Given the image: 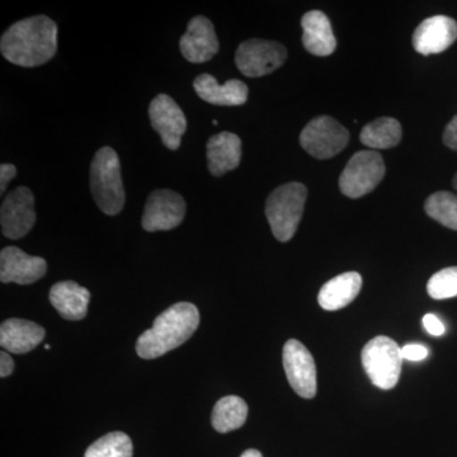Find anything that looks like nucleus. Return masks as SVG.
Wrapping results in <instances>:
<instances>
[{
  "instance_id": "f257e3e1",
  "label": "nucleus",
  "mask_w": 457,
  "mask_h": 457,
  "mask_svg": "<svg viewBox=\"0 0 457 457\" xmlns=\"http://www.w3.org/2000/svg\"><path fill=\"white\" fill-rule=\"evenodd\" d=\"M0 50L12 64L25 68L45 64L56 54V23L46 16L20 21L3 33Z\"/></svg>"
},
{
  "instance_id": "f03ea898",
  "label": "nucleus",
  "mask_w": 457,
  "mask_h": 457,
  "mask_svg": "<svg viewBox=\"0 0 457 457\" xmlns=\"http://www.w3.org/2000/svg\"><path fill=\"white\" fill-rule=\"evenodd\" d=\"M200 326V312L191 303L171 305L155 319L150 329L145 330L137 342V352L141 359L153 360L163 356L187 342Z\"/></svg>"
},
{
  "instance_id": "7ed1b4c3",
  "label": "nucleus",
  "mask_w": 457,
  "mask_h": 457,
  "mask_svg": "<svg viewBox=\"0 0 457 457\" xmlns=\"http://www.w3.org/2000/svg\"><path fill=\"white\" fill-rule=\"evenodd\" d=\"M90 191L102 212L113 216L125 204L121 165L112 147L104 146L96 153L90 164Z\"/></svg>"
},
{
  "instance_id": "20e7f679",
  "label": "nucleus",
  "mask_w": 457,
  "mask_h": 457,
  "mask_svg": "<svg viewBox=\"0 0 457 457\" xmlns=\"http://www.w3.org/2000/svg\"><path fill=\"white\" fill-rule=\"evenodd\" d=\"M308 189L303 183L291 182L279 186L267 198L266 215L273 236L279 242L293 239L305 207Z\"/></svg>"
},
{
  "instance_id": "39448f33",
  "label": "nucleus",
  "mask_w": 457,
  "mask_h": 457,
  "mask_svg": "<svg viewBox=\"0 0 457 457\" xmlns=\"http://www.w3.org/2000/svg\"><path fill=\"white\" fill-rule=\"evenodd\" d=\"M361 360L371 383L383 390L398 384L402 372V348L389 337L378 336L368 342L361 352Z\"/></svg>"
},
{
  "instance_id": "423d86ee",
  "label": "nucleus",
  "mask_w": 457,
  "mask_h": 457,
  "mask_svg": "<svg viewBox=\"0 0 457 457\" xmlns=\"http://www.w3.org/2000/svg\"><path fill=\"white\" fill-rule=\"evenodd\" d=\"M385 176L383 156L374 150L356 153L342 171L339 188L350 198H360L374 191Z\"/></svg>"
},
{
  "instance_id": "0eeeda50",
  "label": "nucleus",
  "mask_w": 457,
  "mask_h": 457,
  "mask_svg": "<svg viewBox=\"0 0 457 457\" xmlns=\"http://www.w3.org/2000/svg\"><path fill=\"white\" fill-rule=\"evenodd\" d=\"M350 141V132L329 116L312 120L300 134V144L308 154L329 159L342 152Z\"/></svg>"
},
{
  "instance_id": "6e6552de",
  "label": "nucleus",
  "mask_w": 457,
  "mask_h": 457,
  "mask_svg": "<svg viewBox=\"0 0 457 457\" xmlns=\"http://www.w3.org/2000/svg\"><path fill=\"white\" fill-rule=\"evenodd\" d=\"M287 59L284 45L252 38L237 47L236 64L245 77L258 78L278 71Z\"/></svg>"
},
{
  "instance_id": "1a4fd4ad",
  "label": "nucleus",
  "mask_w": 457,
  "mask_h": 457,
  "mask_svg": "<svg viewBox=\"0 0 457 457\" xmlns=\"http://www.w3.org/2000/svg\"><path fill=\"white\" fill-rule=\"evenodd\" d=\"M288 384L297 395L312 399L317 395V366L311 352L296 339L285 343L282 352Z\"/></svg>"
},
{
  "instance_id": "9d476101",
  "label": "nucleus",
  "mask_w": 457,
  "mask_h": 457,
  "mask_svg": "<svg viewBox=\"0 0 457 457\" xmlns=\"http://www.w3.org/2000/svg\"><path fill=\"white\" fill-rule=\"evenodd\" d=\"M185 198L171 189H156L147 197L145 210H144V230L167 231L179 227L186 215Z\"/></svg>"
},
{
  "instance_id": "9b49d317",
  "label": "nucleus",
  "mask_w": 457,
  "mask_h": 457,
  "mask_svg": "<svg viewBox=\"0 0 457 457\" xmlns=\"http://www.w3.org/2000/svg\"><path fill=\"white\" fill-rule=\"evenodd\" d=\"M36 222L35 197L27 187H18L3 201L0 209L2 231L9 239H21Z\"/></svg>"
},
{
  "instance_id": "f8f14e48",
  "label": "nucleus",
  "mask_w": 457,
  "mask_h": 457,
  "mask_svg": "<svg viewBox=\"0 0 457 457\" xmlns=\"http://www.w3.org/2000/svg\"><path fill=\"white\" fill-rule=\"evenodd\" d=\"M149 117L164 146L170 150L179 149L183 134L187 130V121L176 101L167 95L156 96L150 104Z\"/></svg>"
},
{
  "instance_id": "ddd939ff",
  "label": "nucleus",
  "mask_w": 457,
  "mask_h": 457,
  "mask_svg": "<svg viewBox=\"0 0 457 457\" xmlns=\"http://www.w3.org/2000/svg\"><path fill=\"white\" fill-rule=\"evenodd\" d=\"M179 49L185 59L194 64L212 60L220 49L212 21L204 16L192 18L187 32L180 38Z\"/></svg>"
},
{
  "instance_id": "4468645a",
  "label": "nucleus",
  "mask_w": 457,
  "mask_h": 457,
  "mask_svg": "<svg viewBox=\"0 0 457 457\" xmlns=\"http://www.w3.org/2000/svg\"><path fill=\"white\" fill-rule=\"evenodd\" d=\"M44 258L33 257L17 246H7L0 252V279L3 284L31 285L46 275Z\"/></svg>"
},
{
  "instance_id": "2eb2a0df",
  "label": "nucleus",
  "mask_w": 457,
  "mask_h": 457,
  "mask_svg": "<svg viewBox=\"0 0 457 457\" xmlns=\"http://www.w3.org/2000/svg\"><path fill=\"white\" fill-rule=\"evenodd\" d=\"M457 40V22L447 16L427 18L417 27L413 46L422 55L444 53Z\"/></svg>"
},
{
  "instance_id": "dca6fc26",
  "label": "nucleus",
  "mask_w": 457,
  "mask_h": 457,
  "mask_svg": "<svg viewBox=\"0 0 457 457\" xmlns=\"http://www.w3.org/2000/svg\"><path fill=\"white\" fill-rule=\"evenodd\" d=\"M198 97L215 106H242L248 99V87L242 80L219 84L210 74L198 75L194 82Z\"/></svg>"
},
{
  "instance_id": "f3484780",
  "label": "nucleus",
  "mask_w": 457,
  "mask_h": 457,
  "mask_svg": "<svg viewBox=\"0 0 457 457\" xmlns=\"http://www.w3.org/2000/svg\"><path fill=\"white\" fill-rule=\"evenodd\" d=\"M242 161V140L233 132H220L207 141V165L215 177L224 176L239 167Z\"/></svg>"
},
{
  "instance_id": "a211bd4d",
  "label": "nucleus",
  "mask_w": 457,
  "mask_h": 457,
  "mask_svg": "<svg viewBox=\"0 0 457 457\" xmlns=\"http://www.w3.org/2000/svg\"><path fill=\"white\" fill-rule=\"evenodd\" d=\"M45 336L44 328L33 321L8 319L0 327V345L12 353H29L44 341Z\"/></svg>"
},
{
  "instance_id": "6ab92c4d",
  "label": "nucleus",
  "mask_w": 457,
  "mask_h": 457,
  "mask_svg": "<svg viewBox=\"0 0 457 457\" xmlns=\"http://www.w3.org/2000/svg\"><path fill=\"white\" fill-rule=\"evenodd\" d=\"M49 299L66 320H82L88 312L89 291L77 282H57L51 287Z\"/></svg>"
},
{
  "instance_id": "aec40b11",
  "label": "nucleus",
  "mask_w": 457,
  "mask_h": 457,
  "mask_svg": "<svg viewBox=\"0 0 457 457\" xmlns=\"http://www.w3.org/2000/svg\"><path fill=\"white\" fill-rule=\"evenodd\" d=\"M303 44L315 56H329L335 53L337 41L332 25L323 12H308L302 20Z\"/></svg>"
},
{
  "instance_id": "412c9836",
  "label": "nucleus",
  "mask_w": 457,
  "mask_h": 457,
  "mask_svg": "<svg viewBox=\"0 0 457 457\" xmlns=\"http://www.w3.org/2000/svg\"><path fill=\"white\" fill-rule=\"evenodd\" d=\"M362 288V278L357 272H345L329 279L318 295V303L327 312H336L350 305Z\"/></svg>"
},
{
  "instance_id": "4be33fe9",
  "label": "nucleus",
  "mask_w": 457,
  "mask_h": 457,
  "mask_svg": "<svg viewBox=\"0 0 457 457\" xmlns=\"http://www.w3.org/2000/svg\"><path fill=\"white\" fill-rule=\"evenodd\" d=\"M248 405L240 396H224L216 403L212 414V425L219 433L236 431L245 425Z\"/></svg>"
},
{
  "instance_id": "5701e85b",
  "label": "nucleus",
  "mask_w": 457,
  "mask_h": 457,
  "mask_svg": "<svg viewBox=\"0 0 457 457\" xmlns=\"http://www.w3.org/2000/svg\"><path fill=\"white\" fill-rule=\"evenodd\" d=\"M402 125L392 117H381L368 123L360 135L361 143L372 149H390L402 140Z\"/></svg>"
},
{
  "instance_id": "b1692460",
  "label": "nucleus",
  "mask_w": 457,
  "mask_h": 457,
  "mask_svg": "<svg viewBox=\"0 0 457 457\" xmlns=\"http://www.w3.org/2000/svg\"><path fill=\"white\" fill-rule=\"evenodd\" d=\"M425 210L433 220L457 231V196L450 192H436L427 198Z\"/></svg>"
},
{
  "instance_id": "393cba45",
  "label": "nucleus",
  "mask_w": 457,
  "mask_h": 457,
  "mask_svg": "<svg viewBox=\"0 0 457 457\" xmlns=\"http://www.w3.org/2000/svg\"><path fill=\"white\" fill-rule=\"evenodd\" d=\"M131 438L123 432L107 433L90 445L84 457H132Z\"/></svg>"
},
{
  "instance_id": "a878e982",
  "label": "nucleus",
  "mask_w": 457,
  "mask_h": 457,
  "mask_svg": "<svg viewBox=\"0 0 457 457\" xmlns=\"http://www.w3.org/2000/svg\"><path fill=\"white\" fill-rule=\"evenodd\" d=\"M427 293L435 300H446L457 296V267L438 270L429 278Z\"/></svg>"
},
{
  "instance_id": "bb28decb",
  "label": "nucleus",
  "mask_w": 457,
  "mask_h": 457,
  "mask_svg": "<svg viewBox=\"0 0 457 457\" xmlns=\"http://www.w3.org/2000/svg\"><path fill=\"white\" fill-rule=\"evenodd\" d=\"M403 360L418 362L423 361L428 356V350L422 345H407L402 348Z\"/></svg>"
},
{
  "instance_id": "cd10ccee",
  "label": "nucleus",
  "mask_w": 457,
  "mask_h": 457,
  "mask_svg": "<svg viewBox=\"0 0 457 457\" xmlns=\"http://www.w3.org/2000/svg\"><path fill=\"white\" fill-rule=\"evenodd\" d=\"M423 326H425L426 330L429 333V335L436 337L444 335L445 330H446L444 323H442L440 319L436 317L435 314L425 315V318H423Z\"/></svg>"
},
{
  "instance_id": "c85d7f7f",
  "label": "nucleus",
  "mask_w": 457,
  "mask_h": 457,
  "mask_svg": "<svg viewBox=\"0 0 457 457\" xmlns=\"http://www.w3.org/2000/svg\"><path fill=\"white\" fill-rule=\"evenodd\" d=\"M442 139H444L445 145L457 152V116L453 117L445 129Z\"/></svg>"
},
{
  "instance_id": "c756f323",
  "label": "nucleus",
  "mask_w": 457,
  "mask_h": 457,
  "mask_svg": "<svg viewBox=\"0 0 457 457\" xmlns=\"http://www.w3.org/2000/svg\"><path fill=\"white\" fill-rule=\"evenodd\" d=\"M17 174V168L13 164L0 165V194H4L8 183L14 179Z\"/></svg>"
},
{
  "instance_id": "7c9ffc66",
  "label": "nucleus",
  "mask_w": 457,
  "mask_h": 457,
  "mask_svg": "<svg viewBox=\"0 0 457 457\" xmlns=\"http://www.w3.org/2000/svg\"><path fill=\"white\" fill-rule=\"evenodd\" d=\"M14 362L12 357L9 356L8 352L3 351L0 353V376L2 378H8L13 372Z\"/></svg>"
},
{
  "instance_id": "2f4dec72",
  "label": "nucleus",
  "mask_w": 457,
  "mask_h": 457,
  "mask_svg": "<svg viewBox=\"0 0 457 457\" xmlns=\"http://www.w3.org/2000/svg\"><path fill=\"white\" fill-rule=\"evenodd\" d=\"M240 457H263L262 456V453L258 450L251 449L246 450L245 453H242V456Z\"/></svg>"
},
{
  "instance_id": "473e14b6",
  "label": "nucleus",
  "mask_w": 457,
  "mask_h": 457,
  "mask_svg": "<svg viewBox=\"0 0 457 457\" xmlns=\"http://www.w3.org/2000/svg\"><path fill=\"white\" fill-rule=\"evenodd\" d=\"M453 187H455L457 189V173L455 174V177H453Z\"/></svg>"
}]
</instances>
